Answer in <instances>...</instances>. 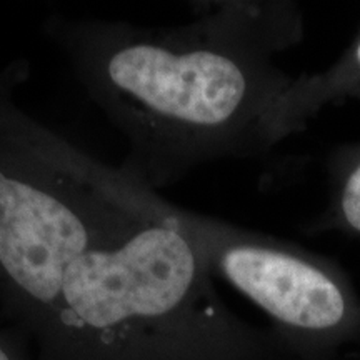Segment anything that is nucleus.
Returning <instances> with one entry per match:
<instances>
[{
  "label": "nucleus",
  "mask_w": 360,
  "mask_h": 360,
  "mask_svg": "<svg viewBox=\"0 0 360 360\" xmlns=\"http://www.w3.org/2000/svg\"><path fill=\"white\" fill-rule=\"evenodd\" d=\"M0 69V309L35 360H289L233 312L179 205L25 112Z\"/></svg>",
  "instance_id": "f257e3e1"
},
{
  "label": "nucleus",
  "mask_w": 360,
  "mask_h": 360,
  "mask_svg": "<svg viewBox=\"0 0 360 360\" xmlns=\"http://www.w3.org/2000/svg\"><path fill=\"white\" fill-rule=\"evenodd\" d=\"M44 34L127 142L117 167L148 191L214 162L264 155L290 137L295 75L274 57L304 37L295 4L202 2L172 27L52 13Z\"/></svg>",
  "instance_id": "f03ea898"
},
{
  "label": "nucleus",
  "mask_w": 360,
  "mask_h": 360,
  "mask_svg": "<svg viewBox=\"0 0 360 360\" xmlns=\"http://www.w3.org/2000/svg\"><path fill=\"white\" fill-rule=\"evenodd\" d=\"M209 264L270 321L295 360H332L360 344V295L339 264L269 233L179 205Z\"/></svg>",
  "instance_id": "7ed1b4c3"
},
{
  "label": "nucleus",
  "mask_w": 360,
  "mask_h": 360,
  "mask_svg": "<svg viewBox=\"0 0 360 360\" xmlns=\"http://www.w3.org/2000/svg\"><path fill=\"white\" fill-rule=\"evenodd\" d=\"M360 101V34L327 69L299 74L287 97L289 135L302 132L326 107Z\"/></svg>",
  "instance_id": "20e7f679"
},
{
  "label": "nucleus",
  "mask_w": 360,
  "mask_h": 360,
  "mask_svg": "<svg viewBox=\"0 0 360 360\" xmlns=\"http://www.w3.org/2000/svg\"><path fill=\"white\" fill-rule=\"evenodd\" d=\"M327 174V204L310 224V231L360 237V142L332 152Z\"/></svg>",
  "instance_id": "39448f33"
},
{
  "label": "nucleus",
  "mask_w": 360,
  "mask_h": 360,
  "mask_svg": "<svg viewBox=\"0 0 360 360\" xmlns=\"http://www.w3.org/2000/svg\"><path fill=\"white\" fill-rule=\"evenodd\" d=\"M0 360H35L29 339L17 327H0Z\"/></svg>",
  "instance_id": "423d86ee"
}]
</instances>
